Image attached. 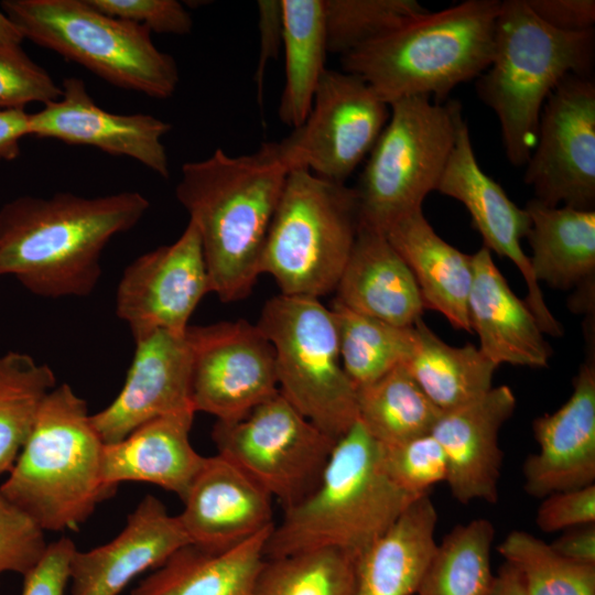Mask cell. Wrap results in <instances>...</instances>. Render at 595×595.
<instances>
[{
	"mask_svg": "<svg viewBox=\"0 0 595 595\" xmlns=\"http://www.w3.org/2000/svg\"><path fill=\"white\" fill-rule=\"evenodd\" d=\"M61 96L62 87L21 46L0 44V109H23L31 102L46 105Z\"/></svg>",
	"mask_w": 595,
	"mask_h": 595,
	"instance_id": "ab89813d",
	"label": "cell"
},
{
	"mask_svg": "<svg viewBox=\"0 0 595 595\" xmlns=\"http://www.w3.org/2000/svg\"><path fill=\"white\" fill-rule=\"evenodd\" d=\"M346 307L397 326H412L425 310L416 281L381 231L359 226L336 286Z\"/></svg>",
	"mask_w": 595,
	"mask_h": 595,
	"instance_id": "d4e9b609",
	"label": "cell"
},
{
	"mask_svg": "<svg viewBox=\"0 0 595 595\" xmlns=\"http://www.w3.org/2000/svg\"><path fill=\"white\" fill-rule=\"evenodd\" d=\"M210 292L201 239L188 221L176 241L133 260L117 288L116 312L133 337L153 329L184 333Z\"/></svg>",
	"mask_w": 595,
	"mask_h": 595,
	"instance_id": "9a60e30c",
	"label": "cell"
},
{
	"mask_svg": "<svg viewBox=\"0 0 595 595\" xmlns=\"http://www.w3.org/2000/svg\"><path fill=\"white\" fill-rule=\"evenodd\" d=\"M187 338L195 412L237 421L279 392L274 350L257 324L237 320L188 326Z\"/></svg>",
	"mask_w": 595,
	"mask_h": 595,
	"instance_id": "5bb4252c",
	"label": "cell"
},
{
	"mask_svg": "<svg viewBox=\"0 0 595 595\" xmlns=\"http://www.w3.org/2000/svg\"><path fill=\"white\" fill-rule=\"evenodd\" d=\"M463 116L458 101L413 96L390 104V116L355 188L359 226L385 232L422 209L436 191Z\"/></svg>",
	"mask_w": 595,
	"mask_h": 595,
	"instance_id": "9c48e42d",
	"label": "cell"
},
{
	"mask_svg": "<svg viewBox=\"0 0 595 595\" xmlns=\"http://www.w3.org/2000/svg\"><path fill=\"white\" fill-rule=\"evenodd\" d=\"M413 327L412 353L403 366L441 411L466 404L494 387L498 366L479 348L472 344H446L422 318Z\"/></svg>",
	"mask_w": 595,
	"mask_h": 595,
	"instance_id": "f546056e",
	"label": "cell"
},
{
	"mask_svg": "<svg viewBox=\"0 0 595 595\" xmlns=\"http://www.w3.org/2000/svg\"><path fill=\"white\" fill-rule=\"evenodd\" d=\"M383 234L410 268L424 307L444 315L454 328L472 333L467 305L472 255L441 238L422 209L401 218Z\"/></svg>",
	"mask_w": 595,
	"mask_h": 595,
	"instance_id": "484cf974",
	"label": "cell"
},
{
	"mask_svg": "<svg viewBox=\"0 0 595 595\" xmlns=\"http://www.w3.org/2000/svg\"><path fill=\"white\" fill-rule=\"evenodd\" d=\"M213 441L284 510L318 484L335 441L322 432L279 391L244 418L216 421Z\"/></svg>",
	"mask_w": 595,
	"mask_h": 595,
	"instance_id": "8fae6325",
	"label": "cell"
},
{
	"mask_svg": "<svg viewBox=\"0 0 595 595\" xmlns=\"http://www.w3.org/2000/svg\"><path fill=\"white\" fill-rule=\"evenodd\" d=\"M437 511L429 494L415 499L354 558L351 595H413L437 547Z\"/></svg>",
	"mask_w": 595,
	"mask_h": 595,
	"instance_id": "4316f807",
	"label": "cell"
},
{
	"mask_svg": "<svg viewBox=\"0 0 595 595\" xmlns=\"http://www.w3.org/2000/svg\"><path fill=\"white\" fill-rule=\"evenodd\" d=\"M536 523L549 533L595 523V484L543 497Z\"/></svg>",
	"mask_w": 595,
	"mask_h": 595,
	"instance_id": "7bdbcfd3",
	"label": "cell"
},
{
	"mask_svg": "<svg viewBox=\"0 0 595 595\" xmlns=\"http://www.w3.org/2000/svg\"><path fill=\"white\" fill-rule=\"evenodd\" d=\"M594 29L563 32L543 23L524 0H505L490 65L476 78L480 100L496 113L508 161L524 165L538 139L542 107L569 75H593Z\"/></svg>",
	"mask_w": 595,
	"mask_h": 595,
	"instance_id": "5b68a950",
	"label": "cell"
},
{
	"mask_svg": "<svg viewBox=\"0 0 595 595\" xmlns=\"http://www.w3.org/2000/svg\"><path fill=\"white\" fill-rule=\"evenodd\" d=\"M532 428L539 451L522 465L528 495L543 498L595 484L594 344L573 379L567 401L537 418Z\"/></svg>",
	"mask_w": 595,
	"mask_h": 595,
	"instance_id": "d6986e66",
	"label": "cell"
},
{
	"mask_svg": "<svg viewBox=\"0 0 595 595\" xmlns=\"http://www.w3.org/2000/svg\"><path fill=\"white\" fill-rule=\"evenodd\" d=\"M526 184L548 206L576 209L595 205V82L593 75L566 76L547 98Z\"/></svg>",
	"mask_w": 595,
	"mask_h": 595,
	"instance_id": "4fadbf2b",
	"label": "cell"
},
{
	"mask_svg": "<svg viewBox=\"0 0 595 595\" xmlns=\"http://www.w3.org/2000/svg\"><path fill=\"white\" fill-rule=\"evenodd\" d=\"M436 191L461 202L483 237L484 246L508 258L518 268L527 284L524 302L543 334L562 336L563 328L549 310L540 284L533 277L529 257L521 247V239L530 228V217L479 166L463 116L458 120L455 142Z\"/></svg>",
	"mask_w": 595,
	"mask_h": 595,
	"instance_id": "2e32d148",
	"label": "cell"
},
{
	"mask_svg": "<svg viewBox=\"0 0 595 595\" xmlns=\"http://www.w3.org/2000/svg\"><path fill=\"white\" fill-rule=\"evenodd\" d=\"M497 550L520 573L526 595H595V565L561 556L532 533L513 530Z\"/></svg>",
	"mask_w": 595,
	"mask_h": 595,
	"instance_id": "8d00e7d4",
	"label": "cell"
},
{
	"mask_svg": "<svg viewBox=\"0 0 595 595\" xmlns=\"http://www.w3.org/2000/svg\"><path fill=\"white\" fill-rule=\"evenodd\" d=\"M495 527L485 518L458 524L436 547L416 595H488L495 578Z\"/></svg>",
	"mask_w": 595,
	"mask_h": 595,
	"instance_id": "836d02e7",
	"label": "cell"
},
{
	"mask_svg": "<svg viewBox=\"0 0 595 595\" xmlns=\"http://www.w3.org/2000/svg\"><path fill=\"white\" fill-rule=\"evenodd\" d=\"M550 545L570 561L595 565V523L567 529Z\"/></svg>",
	"mask_w": 595,
	"mask_h": 595,
	"instance_id": "7dc6e473",
	"label": "cell"
},
{
	"mask_svg": "<svg viewBox=\"0 0 595 595\" xmlns=\"http://www.w3.org/2000/svg\"><path fill=\"white\" fill-rule=\"evenodd\" d=\"M515 407L512 390L498 386L466 404L442 411L437 418L431 434L445 453V483L459 504L497 502L504 461L498 434Z\"/></svg>",
	"mask_w": 595,
	"mask_h": 595,
	"instance_id": "ffe728a7",
	"label": "cell"
},
{
	"mask_svg": "<svg viewBox=\"0 0 595 595\" xmlns=\"http://www.w3.org/2000/svg\"><path fill=\"white\" fill-rule=\"evenodd\" d=\"M29 115L23 109H0V161L20 154V140L29 136Z\"/></svg>",
	"mask_w": 595,
	"mask_h": 595,
	"instance_id": "c3c4849f",
	"label": "cell"
},
{
	"mask_svg": "<svg viewBox=\"0 0 595 595\" xmlns=\"http://www.w3.org/2000/svg\"><path fill=\"white\" fill-rule=\"evenodd\" d=\"M488 595H526L522 577L516 567L505 562L495 574Z\"/></svg>",
	"mask_w": 595,
	"mask_h": 595,
	"instance_id": "681fc988",
	"label": "cell"
},
{
	"mask_svg": "<svg viewBox=\"0 0 595 595\" xmlns=\"http://www.w3.org/2000/svg\"><path fill=\"white\" fill-rule=\"evenodd\" d=\"M149 205L138 192L18 197L0 209V275L42 298L87 296L108 241L136 226Z\"/></svg>",
	"mask_w": 595,
	"mask_h": 595,
	"instance_id": "7a4b0ae2",
	"label": "cell"
},
{
	"mask_svg": "<svg viewBox=\"0 0 595 595\" xmlns=\"http://www.w3.org/2000/svg\"><path fill=\"white\" fill-rule=\"evenodd\" d=\"M468 295L472 332L480 351L494 364L548 367L552 348L524 301L509 288L485 246L472 255Z\"/></svg>",
	"mask_w": 595,
	"mask_h": 595,
	"instance_id": "603a6c76",
	"label": "cell"
},
{
	"mask_svg": "<svg viewBox=\"0 0 595 595\" xmlns=\"http://www.w3.org/2000/svg\"><path fill=\"white\" fill-rule=\"evenodd\" d=\"M500 2L466 0L412 15L343 55V71L366 80L389 106L413 96L443 102L490 65Z\"/></svg>",
	"mask_w": 595,
	"mask_h": 595,
	"instance_id": "3957f363",
	"label": "cell"
},
{
	"mask_svg": "<svg viewBox=\"0 0 595 595\" xmlns=\"http://www.w3.org/2000/svg\"><path fill=\"white\" fill-rule=\"evenodd\" d=\"M524 209L530 217L526 237L537 282L559 290L591 286L595 273V209L553 207L537 198L530 199Z\"/></svg>",
	"mask_w": 595,
	"mask_h": 595,
	"instance_id": "f1b7e54d",
	"label": "cell"
},
{
	"mask_svg": "<svg viewBox=\"0 0 595 595\" xmlns=\"http://www.w3.org/2000/svg\"><path fill=\"white\" fill-rule=\"evenodd\" d=\"M260 55L258 63L257 83L259 94L263 83L264 68L270 58H274L282 44V8L281 0L258 1Z\"/></svg>",
	"mask_w": 595,
	"mask_h": 595,
	"instance_id": "bcb514c9",
	"label": "cell"
},
{
	"mask_svg": "<svg viewBox=\"0 0 595 595\" xmlns=\"http://www.w3.org/2000/svg\"><path fill=\"white\" fill-rule=\"evenodd\" d=\"M62 96L29 115V136L68 144L97 148L111 155L129 156L160 176L170 175L162 142L172 126L156 117L118 115L97 106L85 83L77 77L63 80Z\"/></svg>",
	"mask_w": 595,
	"mask_h": 595,
	"instance_id": "ac0fdd59",
	"label": "cell"
},
{
	"mask_svg": "<svg viewBox=\"0 0 595 595\" xmlns=\"http://www.w3.org/2000/svg\"><path fill=\"white\" fill-rule=\"evenodd\" d=\"M327 52L342 56L426 9L416 0H323Z\"/></svg>",
	"mask_w": 595,
	"mask_h": 595,
	"instance_id": "74e56055",
	"label": "cell"
},
{
	"mask_svg": "<svg viewBox=\"0 0 595 595\" xmlns=\"http://www.w3.org/2000/svg\"><path fill=\"white\" fill-rule=\"evenodd\" d=\"M133 338L134 355L121 391L107 408L90 416L104 444L123 440L153 419L195 412L187 329H153Z\"/></svg>",
	"mask_w": 595,
	"mask_h": 595,
	"instance_id": "e0dca14e",
	"label": "cell"
},
{
	"mask_svg": "<svg viewBox=\"0 0 595 595\" xmlns=\"http://www.w3.org/2000/svg\"><path fill=\"white\" fill-rule=\"evenodd\" d=\"M99 11L145 26L150 32L184 35L193 21L176 0H89Z\"/></svg>",
	"mask_w": 595,
	"mask_h": 595,
	"instance_id": "b9f144b4",
	"label": "cell"
},
{
	"mask_svg": "<svg viewBox=\"0 0 595 595\" xmlns=\"http://www.w3.org/2000/svg\"><path fill=\"white\" fill-rule=\"evenodd\" d=\"M24 36L18 25L0 10V44L8 46H21Z\"/></svg>",
	"mask_w": 595,
	"mask_h": 595,
	"instance_id": "f907efd6",
	"label": "cell"
},
{
	"mask_svg": "<svg viewBox=\"0 0 595 595\" xmlns=\"http://www.w3.org/2000/svg\"><path fill=\"white\" fill-rule=\"evenodd\" d=\"M441 412L403 365L357 389L358 421L380 445L431 433Z\"/></svg>",
	"mask_w": 595,
	"mask_h": 595,
	"instance_id": "1f68e13d",
	"label": "cell"
},
{
	"mask_svg": "<svg viewBox=\"0 0 595 595\" xmlns=\"http://www.w3.org/2000/svg\"><path fill=\"white\" fill-rule=\"evenodd\" d=\"M334 316L344 370L357 389L383 377L410 357L414 327L397 326L357 313L334 300Z\"/></svg>",
	"mask_w": 595,
	"mask_h": 595,
	"instance_id": "d6a6232c",
	"label": "cell"
},
{
	"mask_svg": "<svg viewBox=\"0 0 595 595\" xmlns=\"http://www.w3.org/2000/svg\"><path fill=\"white\" fill-rule=\"evenodd\" d=\"M354 558L320 549L266 559L255 595H351Z\"/></svg>",
	"mask_w": 595,
	"mask_h": 595,
	"instance_id": "d590c367",
	"label": "cell"
},
{
	"mask_svg": "<svg viewBox=\"0 0 595 595\" xmlns=\"http://www.w3.org/2000/svg\"><path fill=\"white\" fill-rule=\"evenodd\" d=\"M390 116L361 77L325 69L303 123L279 142L292 169L343 183L369 154Z\"/></svg>",
	"mask_w": 595,
	"mask_h": 595,
	"instance_id": "7c38bea8",
	"label": "cell"
},
{
	"mask_svg": "<svg viewBox=\"0 0 595 595\" xmlns=\"http://www.w3.org/2000/svg\"><path fill=\"white\" fill-rule=\"evenodd\" d=\"M194 414L186 411L163 415L119 442L104 444L100 467L105 485L117 489L122 482H143L183 500L205 459L190 441Z\"/></svg>",
	"mask_w": 595,
	"mask_h": 595,
	"instance_id": "cb8c5ba5",
	"label": "cell"
},
{
	"mask_svg": "<svg viewBox=\"0 0 595 595\" xmlns=\"http://www.w3.org/2000/svg\"><path fill=\"white\" fill-rule=\"evenodd\" d=\"M285 82L280 120L293 129L310 112L327 53L323 0H281Z\"/></svg>",
	"mask_w": 595,
	"mask_h": 595,
	"instance_id": "4dcf8cb0",
	"label": "cell"
},
{
	"mask_svg": "<svg viewBox=\"0 0 595 595\" xmlns=\"http://www.w3.org/2000/svg\"><path fill=\"white\" fill-rule=\"evenodd\" d=\"M273 526L221 551L188 543L145 577L131 595H255Z\"/></svg>",
	"mask_w": 595,
	"mask_h": 595,
	"instance_id": "83f0119b",
	"label": "cell"
},
{
	"mask_svg": "<svg viewBox=\"0 0 595 595\" xmlns=\"http://www.w3.org/2000/svg\"><path fill=\"white\" fill-rule=\"evenodd\" d=\"M46 547L44 530L0 491V577L7 572L24 575Z\"/></svg>",
	"mask_w": 595,
	"mask_h": 595,
	"instance_id": "60d3db41",
	"label": "cell"
},
{
	"mask_svg": "<svg viewBox=\"0 0 595 595\" xmlns=\"http://www.w3.org/2000/svg\"><path fill=\"white\" fill-rule=\"evenodd\" d=\"M257 326L273 347L279 391L336 442L358 414L331 309L320 299L280 293L267 301Z\"/></svg>",
	"mask_w": 595,
	"mask_h": 595,
	"instance_id": "30bf717a",
	"label": "cell"
},
{
	"mask_svg": "<svg viewBox=\"0 0 595 595\" xmlns=\"http://www.w3.org/2000/svg\"><path fill=\"white\" fill-rule=\"evenodd\" d=\"M273 498L228 458L205 456L177 516L191 544L231 548L273 526Z\"/></svg>",
	"mask_w": 595,
	"mask_h": 595,
	"instance_id": "44dd1931",
	"label": "cell"
},
{
	"mask_svg": "<svg viewBox=\"0 0 595 595\" xmlns=\"http://www.w3.org/2000/svg\"><path fill=\"white\" fill-rule=\"evenodd\" d=\"M191 543L177 516L154 496L142 498L121 532L89 551L76 550L71 560L72 595H118L137 575L161 566Z\"/></svg>",
	"mask_w": 595,
	"mask_h": 595,
	"instance_id": "7402d4cb",
	"label": "cell"
},
{
	"mask_svg": "<svg viewBox=\"0 0 595 595\" xmlns=\"http://www.w3.org/2000/svg\"><path fill=\"white\" fill-rule=\"evenodd\" d=\"M55 387L50 366L20 351L0 355V476L13 467L45 397Z\"/></svg>",
	"mask_w": 595,
	"mask_h": 595,
	"instance_id": "e575fe53",
	"label": "cell"
},
{
	"mask_svg": "<svg viewBox=\"0 0 595 595\" xmlns=\"http://www.w3.org/2000/svg\"><path fill=\"white\" fill-rule=\"evenodd\" d=\"M68 383L45 397L0 491L42 530H76L116 488L101 478L104 442Z\"/></svg>",
	"mask_w": 595,
	"mask_h": 595,
	"instance_id": "8992f818",
	"label": "cell"
},
{
	"mask_svg": "<svg viewBox=\"0 0 595 595\" xmlns=\"http://www.w3.org/2000/svg\"><path fill=\"white\" fill-rule=\"evenodd\" d=\"M543 23L563 32L594 29V0H524Z\"/></svg>",
	"mask_w": 595,
	"mask_h": 595,
	"instance_id": "f6af8a7d",
	"label": "cell"
},
{
	"mask_svg": "<svg viewBox=\"0 0 595 595\" xmlns=\"http://www.w3.org/2000/svg\"><path fill=\"white\" fill-rule=\"evenodd\" d=\"M359 228L354 187L290 170L269 226L260 272L281 294L320 299L336 290Z\"/></svg>",
	"mask_w": 595,
	"mask_h": 595,
	"instance_id": "52a82bcc",
	"label": "cell"
},
{
	"mask_svg": "<svg viewBox=\"0 0 595 595\" xmlns=\"http://www.w3.org/2000/svg\"><path fill=\"white\" fill-rule=\"evenodd\" d=\"M24 39L76 62L108 83L153 98L171 97L180 76L143 25L110 17L89 0H4Z\"/></svg>",
	"mask_w": 595,
	"mask_h": 595,
	"instance_id": "ba28073f",
	"label": "cell"
},
{
	"mask_svg": "<svg viewBox=\"0 0 595 595\" xmlns=\"http://www.w3.org/2000/svg\"><path fill=\"white\" fill-rule=\"evenodd\" d=\"M381 455L389 477L413 496L426 495L432 486L446 482L445 453L431 433L399 444L381 445Z\"/></svg>",
	"mask_w": 595,
	"mask_h": 595,
	"instance_id": "f35d334b",
	"label": "cell"
},
{
	"mask_svg": "<svg viewBox=\"0 0 595 595\" xmlns=\"http://www.w3.org/2000/svg\"><path fill=\"white\" fill-rule=\"evenodd\" d=\"M76 550L68 538L48 543L37 563L23 575L21 595H64Z\"/></svg>",
	"mask_w": 595,
	"mask_h": 595,
	"instance_id": "ee69618b",
	"label": "cell"
},
{
	"mask_svg": "<svg viewBox=\"0 0 595 595\" xmlns=\"http://www.w3.org/2000/svg\"><path fill=\"white\" fill-rule=\"evenodd\" d=\"M290 170L279 142L237 156L216 149L182 165L176 198L197 229L210 292L223 302L245 299L261 274L263 244Z\"/></svg>",
	"mask_w": 595,
	"mask_h": 595,
	"instance_id": "6da1fadb",
	"label": "cell"
},
{
	"mask_svg": "<svg viewBox=\"0 0 595 595\" xmlns=\"http://www.w3.org/2000/svg\"><path fill=\"white\" fill-rule=\"evenodd\" d=\"M418 498L389 477L381 445L357 420L336 441L313 491L273 526L264 556L336 549L355 558Z\"/></svg>",
	"mask_w": 595,
	"mask_h": 595,
	"instance_id": "277c9868",
	"label": "cell"
}]
</instances>
